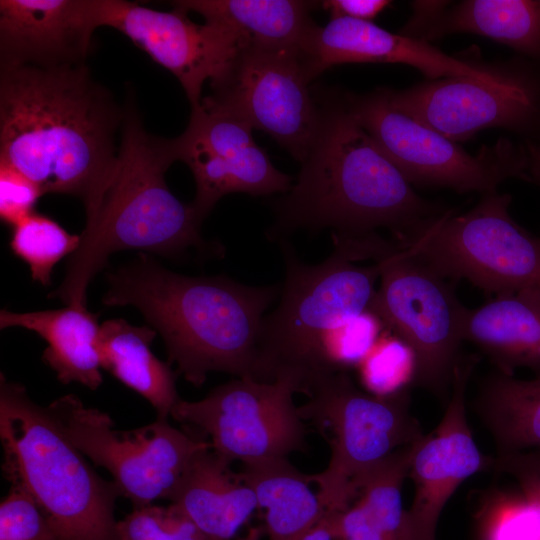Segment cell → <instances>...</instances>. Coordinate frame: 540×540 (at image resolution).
<instances>
[{"label": "cell", "mask_w": 540, "mask_h": 540, "mask_svg": "<svg viewBox=\"0 0 540 540\" xmlns=\"http://www.w3.org/2000/svg\"><path fill=\"white\" fill-rule=\"evenodd\" d=\"M465 32L540 57V0H465L438 11L417 39Z\"/></svg>", "instance_id": "obj_25"}, {"label": "cell", "mask_w": 540, "mask_h": 540, "mask_svg": "<svg viewBox=\"0 0 540 540\" xmlns=\"http://www.w3.org/2000/svg\"><path fill=\"white\" fill-rule=\"evenodd\" d=\"M528 150L531 157V175L534 171L540 169V145H529Z\"/></svg>", "instance_id": "obj_39"}, {"label": "cell", "mask_w": 540, "mask_h": 540, "mask_svg": "<svg viewBox=\"0 0 540 540\" xmlns=\"http://www.w3.org/2000/svg\"><path fill=\"white\" fill-rule=\"evenodd\" d=\"M156 335L152 327L109 319L100 325L98 352L103 369L145 398L157 418L167 419L180 398L176 373L151 351Z\"/></svg>", "instance_id": "obj_24"}, {"label": "cell", "mask_w": 540, "mask_h": 540, "mask_svg": "<svg viewBox=\"0 0 540 540\" xmlns=\"http://www.w3.org/2000/svg\"><path fill=\"white\" fill-rule=\"evenodd\" d=\"M239 478L254 491L265 510L268 540H301L327 513L308 475L286 459L245 464Z\"/></svg>", "instance_id": "obj_26"}, {"label": "cell", "mask_w": 540, "mask_h": 540, "mask_svg": "<svg viewBox=\"0 0 540 540\" xmlns=\"http://www.w3.org/2000/svg\"><path fill=\"white\" fill-rule=\"evenodd\" d=\"M475 364L473 356L460 359L442 420L414 445L408 476L415 493L404 517L408 540H436L440 514L455 490L492 466L493 459L478 449L467 421L466 389Z\"/></svg>", "instance_id": "obj_17"}, {"label": "cell", "mask_w": 540, "mask_h": 540, "mask_svg": "<svg viewBox=\"0 0 540 540\" xmlns=\"http://www.w3.org/2000/svg\"><path fill=\"white\" fill-rule=\"evenodd\" d=\"M49 411L70 441L111 475L134 508L168 499L193 457L210 443L171 426L167 419L118 430L111 417L75 395L54 400Z\"/></svg>", "instance_id": "obj_10"}, {"label": "cell", "mask_w": 540, "mask_h": 540, "mask_svg": "<svg viewBox=\"0 0 540 540\" xmlns=\"http://www.w3.org/2000/svg\"><path fill=\"white\" fill-rule=\"evenodd\" d=\"M99 26L127 36L182 85L191 109L202 102V87L221 76L242 47L227 30L191 21L185 10L159 11L126 0H98Z\"/></svg>", "instance_id": "obj_16"}, {"label": "cell", "mask_w": 540, "mask_h": 540, "mask_svg": "<svg viewBox=\"0 0 540 540\" xmlns=\"http://www.w3.org/2000/svg\"><path fill=\"white\" fill-rule=\"evenodd\" d=\"M532 177H533V180H535L536 182H540V169L534 171L532 173ZM539 242H540V237H539Z\"/></svg>", "instance_id": "obj_40"}, {"label": "cell", "mask_w": 540, "mask_h": 540, "mask_svg": "<svg viewBox=\"0 0 540 540\" xmlns=\"http://www.w3.org/2000/svg\"><path fill=\"white\" fill-rule=\"evenodd\" d=\"M211 446L199 451L168 500L203 532L233 540L258 508L252 488L233 472Z\"/></svg>", "instance_id": "obj_20"}, {"label": "cell", "mask_w": 540, "mask_h": 540, "mask_svg": "<svg viewBox=\"0 0 540 540\" xmlns=\"http://www.w3.org/2000/svg\"><path fill=\"white\" fill-rule=\"evenodd\" d=\"M509 194H483L470 211L440 213L394 240L445 279H465L496 295L540 292V242L509 214Z\"/></svg>", "instance_id": "obj_8"}, {"label": "cell", "mask_w": 540, "mask_h": 540, "mask_svg": "<svg viewBox=\"0 0 540 540\" xmlns=\"http://www.w3.org/2000/svg\"><path fill=\"white\" fill-rule=\"evenodd\" d=\"M0 540H53L40 508L28 494L14 487L0 504Z\"/></svg>", "instance_id": "obj_33"}, {"label": "cell", "mask_w": 540, "mask_h": 540, "mask_svg": "<svg viewBox=\"0 0 540 540\" xmlns=\"http://www.w3.org/2000/svg\"><path fill=\"white\" fill-rule=\"evenodd\" d=\"M106 279L102 303L137 308L186 381L199 387L210 372L255 380L261 324L278 288L179 274L145 253Z\"/></svg>", "instance_id": "obj_2"}, {"label": "cell", "mask_w": 540, "mask_h": 540, "mask_svg": "<svg viewBox=\"0 0 540 540\" xmlns=\"http://www.w3.org/2000/svg\"><path fill=\"white\" fill-rule=\"evenodd\" d=\"M177 160L191 170L196 194L191 205L202 223L223 196L288 192L292 179L272 164L254 141L252 128L202 104L191 109L185 131L173 138Z\"/></svg>", "instance_id": "obj_14"}, {"label": "cell", "mask_w": 540, "mask_h": 540, "mask_svg": "<svg viewBox=\"0 0 540 540\" xmlns=\"http://www.w3.org/2000/svg\"><path fill=\"white\" fill-rule=\"evenodd\" d=\"M320 125L297 181L276 205L271 240L298 229L358 237L389 229L400 239L438 216L348 110L320 108Z\"/></svg>", "instance_id": "obj_3"}, {"label": "cell", "mask_w": 540, "mask_h": 540, "mask_svg": "<svg viewBox=\"0 0 540 540\" xmlns=\"http://www.w3.org/2000/svg\"><path fill=\"white\" fill-rule=\"evenodd\" d=\"M356 368L366 392L390 396L414 383L417 364L413 350L403 340L382 332Z\"/></svg>", "instance_id": "obj_29"}, {"label": "cell", "mask_w": 540, "mask_h": 540, "mask_svg": "<svg viewBox=\"0 0 540 540\" xmlns=\"http://www.w3.org/2000/svg\"><path fill=\"white\" fill-rule=\"evenodd\" d=\"M0 378L2 470L11 487L34 500L53 540H118L114 510L120 495L113 481L93 470L23 385Z\"/></svg>", "instance_id": "obj_5"}, {"label": "cell", "mask_w": 540, "mask_h": 540, "mask_svg": "<svg viewBox=\"0 0 540 540\" xmlns=\"http://www.w3.org/2000/svg\"><path fill=\"white\" fill-rule=\"evenodd\" d=\"M118 540H219L203 532L174 505L134 508L117 522ZM263 528H252L237 540H261Z\"/></svg>", "instance_id": "obj_30"}, {"label": "cell", "mask_w": 540, "mask_h": 540, "mask_svg": "<svg viewBox=\"0 0 540 540\" xmlns=\"http://www.w3.org/2000/svg\"><path fill=\"white\" fill-rule=\"evenodd\" d=\"M386 91L398 110L454 142L485 128L525 127L539 111L537 86L521 72H501L493 81L449 77Z\"/></svg>", "instance_id": "obj_15"}, {"label": "cell", "mask_w": 540, "mask_h": 540, "mask_svg": "<svg viewBox=\"0 0 540 540\" xmlns=\"http://www.w3.org/2000/svg\"><path fill=\"white\" fill-rule=\"evenodd\" d=\"M98 314L73 306L33 312L0 311V328L22 327L48 346L43 361L63 384L80 383L96 390L103 382L98 352Z\"/></svg>", "instance_id": "obj_23"}, {"label": "cell", "mask_w": 540, "mask_h": 540, "mask_svg": "<svg viewBox=\"0 0 540 540\" xmlns=\"http://www.w3.org/2000/svg\"><path fill=\"white\" fill-rule=\"evenodd\" d=\"M482 540H540V501L520 489L489 500L480 516Z\"/></svg>", "instance_id": "obj_31"}, {"label": "cell", "mask_w": 540, "mask_h": 540, "mask_svg": "<svg viewBox=\"0 0 540 540\" xmlns=\"http://www.w3.org/2000/svg\"><path fill=\"white\" fill-rule=\"evenodd\" d=\"M173 7L193 11L206 23L232 33L242 49L301 52L316 24L318 2L300 0H178Z\"/></svg>", "instance_id": "obj_21"}, {"label": "cell", "mask_w": 540, "mask_h": 540, "mask_svg": "<svg viewBox=\"0 0 540 540\" xmlns=\"http://www.w3.org/2000/svg\"><path fill=\"white\" fill-rule=\"evenodd\" d=\"M298 406L330 445V459L320 473L308 475L317 484L326 512L346 509L357 497L360 480L397 450L424 434L410 412L409 390L376 396L360 390L347 371L322 379Z\"/></svg>", "instance_id": "obj_7"}, {"label": "cell", "mask_w": 540, "mask_h": 540, "mask_svg": "<svg viewBox=\"0 0 540 540\" xmlns=\"http://www.w3.org/2000/svg\"><path fill=\"white\" fill-rule=\"evenodd\" d=\"M334 244L330 256L306 264L292 246L281 242L285 282L276 309L264 316L258 339L255 380H287L308 395L328 374L320 357L323 337L368 310L383 268L381 261L357 265Z\"/></svg>", "instance_id": "obj_6"}, {"label": "cell", "mask_w": 540, "mask_h": 540, "mask_svg": "<svg viewBox=\"0 0 540 540\" xmlns=\"http://www.w3.org/2000/svg\"><path fill=\"white\" fill-rule=\"evenodd\" d=\"M301 540H338L330 512H327L323 518L301 538Z\"/></svg>", "instance_id": "obj_38"}, {"label": "cell", "mask_w": 540, "mask_h": 540, "mask_svg": "<svg viewBox=\"0 0 540 540\" xmlns=\"http://www.w3.org/2000/svg\"><path fill=\"white\" fill-rule=\"evenodd\" d=\"M98 0H1L0 68L86 64Z\"/></svg>", "instance_id": "obj_18"}, {"label": "cell", "mask_w": 540, "mask_h": 540, "mask_svg": "<svg viewBox=\"0 0 540 540\" xmlns=\"http://www.w3.org/2000/svg\"><path fill=\"white\" fill-rule=\"evenodd\" d=\"M330 514L338 540H393L359 501Z\"/></svg>", "instance_id": "obj_36"}, {"label": "cell", "mask_w": 540, "mask_h": 540, "mask_svg": "<svg viewBox=\"0 0 540 540\" xmlns=\"http://www.w3.org/2000/svg\"><path fill=\"white\" fill-rule=\"evenodd\" d=\"M464 340L477 345L512 375L518 367L540 375V292L522 290L496 295L477 309H468Z\"/></svg>", "instance_id": "obj_22"}, {"label": "cell", "mask_w": 540, "mask_h": 540, "mask_svg": "<svg viewBox=\"0 0 540 540\" xmlns=\"http://www.w3.org/2000/svg\"><path fill=\"white\" fill-rule=\"evenodd\" d=\"M310 81L299 52L245 48L201 104L262 130L302 163L321 119Z\"/></svg>", "instance_id": "obj_13"}, {"label": "cell", "mask_w": 540, "mask_h": 540, "mask_svg": "<svg viewBox=\"0 0 540 540\" xmlns=\"http://www.w3.org/2000/svg\"><path fill=\"white\" fill-rule=\"evenodd\" d=\"M129 95L113 181L96 213L86 220L62 283L48 296L67 306L87 309L91 280L118 251L138 249L172 259L191 252L205 258L224 253L221 245L202 238V223L191 203L180 201L166 184L165 173L177 161L174 140L148 133Z\"/></svg>", "instance_id": "obj_4"}, {"label": "cell", "mask_w": 540, "mask_h": 540, "mask_svg": "<svg viewBox=\"0 0 540 540\" xmlns=\"http://www.w3.org/2000/svg\"><path fill=\"white\" fill-rule=\"evenodd\" d=\"M11 227V251L29 266L32 279L44 286L51 283L54 266L80 243V235L68 233L55 220L35 212Z\"/></svg>", "instance_id": "obj_28"}, {"label": "cell", "mask_w": 540, "mask_h": 540, "mask_svg": "<svg viewBox=\"0 0 540 540\" xmlns=\"http://www.w3.org/2000/svg\"><path fill=\"white\" fill-rule=\"evenodd\" d=\"M300 55L311 80L327 68L344 63H402L432 79L470 77L493 81L501 74L447 55L425 40L349 18L330 19L325 26L315 24Z\"/></svg>", "instance_id": "obj_19"}, {"label": "cell", "mask_w": 540, "mask_h": 540, "mask_svg": "<svg viewBox=\"0 0 540 540\" xmlns=\"http://www.w3.org/2000/svg\"><path fill=\"white\" fill-rule=\"evenodd\" d=\"M322 8L330 19L349 18L372 22L391 2L387 0H325Z\"/></svg>", "instance_id": "obj_37"}, {"label": "cell", "mask_w": 540, "mask_h": 540, "mask_svg": "<svg viewBox=\"0 0 540 540\" xmlns=\"http://www.w3.org/2000/svg\"><path fill=\"white\" fill-rule=\"evenodd\" d=\"M491 468L512 476L522 491L540 501V450L499 453Z\"/></svg>", "instance_id": "obj_35"}, {"label": "cell", "mask_w": 540, "mask_h": 540, "mask_svg": "<svg viewBox=\"0 0 540 540\" xmlns=\"http://www.w3.org/2000/svg\"><path fill=\"white\" fill-rule=\"evenodd\" d=\"M43 194L38 184L14 167L0 162V217L4 223L13 226L34 213Z\"/></svg>", "instance_id": "obj_34"}, {"label": "cell", "mask_w": 540, "mask_h": 540, "mask_svg": "<svg viewBox=\"0 0 540 540\" xmlns=\"http://www.w3.org/2000/svg\"><path fill=\"white\" fill-rule=\"evenodd\" d=\"M380 318L370 310L330 330L320 344V357L328 374L357 366L383 332Z\"/></svg>", "instance_id": "obj_32"}, {"label": "cell", "mask_w": 540, "mask_h": 540, "mask_svg": "<svg viewBox=\"0 0 540 540\" xmlns=\"http://www.w3.org/2000/svg\"><path fill=\"white\" fill-rule=\"evenodd\" d=\"M378 261L380 285L368 310L413 350L414 383L443 398L460 361L468 309L444 277L397 245Z\"/></svg>", "instance_id": "obj_11"}, {"label": "cell", "mask_w": 540, "mask_h": 540, "mask_svg": "<svg viewBox=\"0 0 540 540\" xmlns=\"http://www.w3.org/2000/svg\"><path fill=\"white\" fill-rule=\"evenodd\" d=\"M476 408L499 453L540 450V375L529 380L501 372L490 376Z\"/></svg>", "instance_id": "obj_27"}, {"label": "cell", "mask_w": 540, "mask_h": 540, "mask_svg": "<svg viewBox=\"0 0 540 540\" xmlns=\"http://www.w3.org/2000/svg\"><path fill=\"white\" fill-rule=\"evenodd\" d=\"M348 110L409 183L451 188L457 192L496 191L508 178L531 181L528 148L505 138L471 155L456 142L398 110L387 91L346 94Z\"/></svg>", "instance_id": "obj_9"}, {"label": "cell", "mask_w": 540, "mask_h": 540, "mask_svg": "<svg viewBox=\"0 0 540 540\" xmlns=\"http://www.w3.org/2000/svg\"><path fill=\"white\" fill-rule=\"evenodd\" d=\"M120 107L86 64L0 68V162L46 193L79 198L86 220L115 176Z\"/></svg>", "instance_id": "obj_1"}, {"label": "cell", "mask_w": 540, "mask_h": 540, "mask_svg": "<svg viewBox=\"0 0 540 540\" xmlns=\"http://www.w3.org/2000/svg\"><path fill=\"white\" fill-rule=\"evenodd\" d=\"M287 380L260 382L237 377L203 399H180L171 416L202 432L212 451L231 464L286 459L305 447V421Z\"/></svg>", "instance_id": "obj_12"}]
</instances>
